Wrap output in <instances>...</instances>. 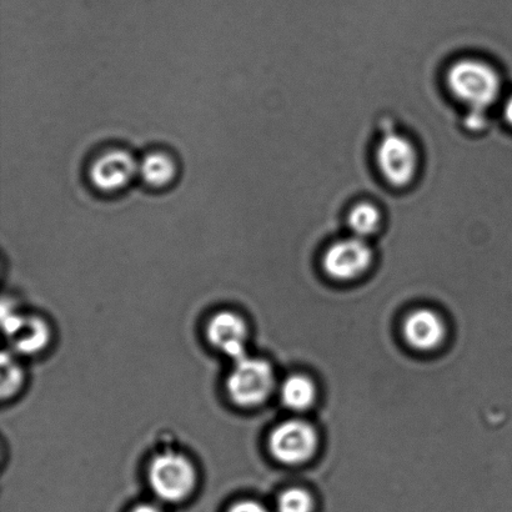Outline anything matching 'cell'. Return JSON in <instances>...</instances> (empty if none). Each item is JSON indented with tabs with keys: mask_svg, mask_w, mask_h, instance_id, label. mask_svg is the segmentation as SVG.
Masks as SVG:
<instances>
[{
	"mask_svg": "<svg viewBox=\"0 0 512 512\" xmlns=\"http://www.w3.org/2000/svg\"><path fill=\"white\" fill-rule=\"evenodd\" d=\"M373 260V252L363 238L340 240L325 253L323 266L326 274L336 280H351L365 273Z\"/></svg>",
	"mask_w": 512,
	"mask_h": 512,
	"instance_id": "cell-7",
	"label": "cell"
},
{
	"mask_svg": "<svg viewBox=\"0 0 512 512\" xmlns=\"http://www.w3.org/2000/svg\"><path fill=\"white\" fill-rule=\"evenodd\" d=\"M406 341L418 350H431L441 344L445 336V325L431 310H416L404 324Z\"/></svg>",
	"mask_w": 512,
	"mask_h": 512,
	"instance_id": "cell-9",
	"label": "cell"
},
{
	"mask_svg": "<svg viewBox=\"0 0 512 512\" xmlns=\"http://www.w3.org/2000/svg\"><path fill=\"white\" fill-rule=\"evenodd\" d=\"M313 506L311 496L301 489L286 490L278 503L279 512H311Z\"/></svg>",
	"mask_w": 512,
	"mask_h": 512,
	"instance_id": "cell-14",
	"label": "cell"
},
{
	"mask_svg": "<svg viewBox=\"0 0 512 512\" xmlns=\"http://www.w3.org/2000/svg\"><path fill=\"white\" fill-rule=\"evenodd\" d=\"M274 375L264 360L245 358L235 361L228 379V391L234 403L255 406L268 398L273 389Z\"/></svg>",
	"mask_w": 512,
	"mask_h": 512,
	"instance_id": "cell-2",
	"label": "cell"
},
{
	"mask_svg": "<svg viewBox=\"0 0 512 512\" xmlns=\"http://www.w3.org/2000/svg\"><path fill=\"white\" fill-rule=\"evenodd\" d=\"M149 480L158 498L175 503L187 498L192 491L195 471L193 465L183 456L165 454L153 460Z\"/></svg>",
	"mask_w": 512,
	"mask_h": 512,
	"instance_id": "cell-3",
	"label": "cell"
},
{
	"mask_svg": "<svg viewBox=\"0 0 512 512\" xmlns=\"http://www.w3.org/2000/svg\"><path fill=\"white\" fill-rule=\"evenodd\" d=\"M138 175L150 188H165L177 177V164L168 153L152 152L140 160Z\"/></svg>",
	"mask_w": 512,
	"mask_h": 512,
	"instance_id": "cell-10",
	"label": "cell"
},
{
	"mask_svg": "<svg viewBox=\"0 0 512 512\" xmlns=\"http://www.w3.org/2000/svg\"><path fill=\"white\" fill-rule=\"evenodd\" d=\"M139 174V162L124 149L99 154L89 167V180L102 193H117L128 187Z\"/></svg>",
	"mask_w": 512,
	"mask_h": 512,
	"instance_id": "cell-4",
	"label": "cell"
},
{
	"mask_svg": "<svg viewBox=\"0 0 512 512\" xmlns=\"http://www.w3.org/2000/svg\"><path fill=\"white\" fill-rule=\"evenodd\" d=\"M378 164L381 174L391 185L403 188L413 182L418 170V153L410 140L398 134H388L379 145Z\"/></svg>",
	"mask_w": 512,
	"mask_h": 512,
	"instance_id": "cell-6",
	"label": "cell"
},
{
	"mask_svg": "<svg viewBox=\"0 0 512 512\" xmlns=\"http://www.w3.org/2000/svg\"><path fill=\"white\" fill-rule=\"evenodd\" d=\"M380 222L379 210L373 204H358L349 214V227L359 238L364 239L374 234L379 229Z\"/></svg>",
	"mask_w": 512,
	"mask_h": 512,
	"instance_id": "cell-13",
	"label": "cell"
},
{
	"mask_svg": "<svg viewBox=\"0 0 512 512\" xmlns=\"http://www.w3.org/2000/svg\"><path fill=\"white\" fill-rule=\"evenodd\" d=\"M210 343L217 346L223 353L235 361L245 358V341L248 330L242 318L237 314L219 313L214 316L208 326Z\"/></svg>",
	"mask_w": 512,
	"mask_h": 512,
	"instance_id": "cell-8",
	"label": "cell"
},
{
	"mask_svg": "<svg viewBox=\"0 0 512 512\" xmlns=\"http://www.w3.org/2000/svg\"><path fill=\"white\" fill-rule=\"evenodd\" d=\"M316 395L313 381L303 375L291 376L281 389V398L289 409L305 410L314 403Z\"/></svg>",
	"mask_w": 512,
	"mask_h": 512,
	"instance_id": "cell-12",
	"label": "cell"
},
{
	"mask_svg": "<svg viewBox=\"0 0 512 512\" xmlns=\"http://www.w3.org/2000/svg\"><path fill=\"white\" fill-rule=\"evenodd\" d=\"M318 448V435L313 426L301 420L281 424L270 436V450L275 459L284 464H300L308 460Z\"/></svg>",
	"mask_w": 512,
	"mask_h": 512,
	"instance_id": "cell-5",
	"label": "cell"
},
{
	"mask_svg": "<svg viewBox=\"0 0 512 512\" xmlns=\"http://www.w3.org/2000/svg\"><path fill=\"white\" fill-rule=\"evenodd\" d=\"M451 93L470 110L486 112L499 98L501 80L498 72L488 63L476 59H463L453 64L448 73Z\"/></svg>",
	"mask_w": 512,
	"mask_h": 512,
	"instance_id": "cell-1",
	"label": "cell"
},
{
	"mask_svg": "<svg viewBox=\"0 0 512 512\" xmlns=\"http://www.w3.org/2000/svg\"><path fill=\"white\" fill-rule=\"evenodd\" d=\"M10 340L20 354L38 353L48 343V326L38 318H25L22 328Z\"/></svg>",
	"mask_w": 512,
	"mask_h": 512,
	"instance_id": "cell-11",
	"label": "cell"
},
{
	"mask_svg": "<svg viewBox=\"0 0 512 512\" xmlns=\"http://www.w3.org/2000/svg\"><path fill=\"white\" fill-rule=\"evenodd\" d=\"M229 512H268V510L255 501H242V503L234 505Z\"/></svg>",
	"mask_w": 512,
	"mask_h": 512,
	"instance_id": "cell-17",
	"label": "cell"
},
{
	"mask_svg": "<svg viewBox=\"0 0 512 512\" xmlns=\"http://www.w3.org/2000/svg\"><path fill=\"white\" fill-rule=\"evenodd\" d=\"M2 368V394L8 396L13 394L22 383V370L18 368V365H15L7 353L2 356Z\"/></svg>",
	"mask_w": 512,
	"mask_h": 512,
	"instance_id": "cell-15",
	"label": "cell"
},
{
	"mask_svg": "<svg viewBox=\"0 0 512 512\" xmlns=\"http://www.w3.org/2000/svg\"><path fill=\"white\" fill-rule=\"evenodd\" d=\"M504 115L506 122H508L512 127V95L508 100H506L504 107Z\"/></svg>",
	"mask_w": 512,
	"mask_h": 512,
	"instance_id": "cell-18",
	"label": "cell"
},
{
	"mask_svg": "<svg viewBox=\"0 0 512 512\" xmlns=\"http://www.w3.org/2000/svg\"><path fill=\"white\" fill-rule=\"evenodd\" d=\"M132 512H162V510L158 509L157 506L144 504L137 506Z\"/></svg>",
	"mask_w": 512,
	"mask_h": 512,
	"instance_id": "cell-19",
	"label": "cell"
},
{
	"mask_svg": "<svg viewBox=\"0 0 512 512\" xmlns=\"http://www.w3.org/2000/svg\"><path fill=\"white\" fill-rule=\"evenodd\" d=\"M485 123V112H476V110H470L468 117H466V124H468V128L473 130L483 129Z\"/></svg>",
	"mask_w": 512,
	"mask_h": 512,
	"instance_id": "cell-16",
	"label": "cell"
}]
</instances>
